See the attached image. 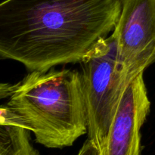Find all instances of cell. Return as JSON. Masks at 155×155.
<instances>
[{
  "label": "cell",
  "instance_id": "6da1fadb",
  "mask_svg": "<svg viewBox=\"0 0 155 155\" xmlns=\"http://www.w3.org/2000/svg\"><path fill=\"white\" fill-rule=\"evenodd\" d=\"M122 0H5L0 56L29 71L80 62L114 31Z\"/></svg>",
  "mask_w": 155,
  "mask_h": 155
},
{
  "label": "cell",
  "instance_id": "7a4b0ae2",
  "mask_svg": "<svg viewBox=\"0 0 155 155\" xmlns=\"http://www.w3.org/2000/svg\"><path fill=\"white\" fill-rule=\"evenodd\" d=\"M2 105L48 148H64L88 133L81 73L53 68L30 71L15 84L2 83Z\"/></svg>",
  "mask_w": 155,
  "mask_h": 155
},
{
  "label": "cell",
  "instance_id": "3957f363",
  "mask_svg": "<svg viewBox=\"0 0 155 155\" xmlns=\"http://www.w3.org/2000/svg\"><path fill=\"white\" fill-rule=\"evenodd\" d=\"M80 63L87 110L88 139L102 155L120 98L131 80L118 64L112 33L101 39Z\"/></svg>",
  "mask_w": 155,
  "mask_h": 155
},
{
  "label": "cell",
  "instance_id": "277c9868",
  "mask_svg": "<svg viewBox=\"0 0 155 155\" xmlns=\"http://www.w3.org/2000/svg\"><path fill=\"white\" fill-rule=\"evenodd\" d=\"M118 64L130 80L155 62V0H122L112 32Z\"/></svg>",
  "mask_w": 155,
  "mask_h": 155
},
{
  "label": "cell",
  "instance_id": "5b68a950",
  "mask_svg": "<svg viewBox=\"0 0 155 155\" xmlns=\"http://www.w3.org/2000/svg\"><path fill=\"white\" fill-rule=\"evenodd\" d=\"M143 74L126 87L102 155H141V129L151 107Z\"/></svg>",
  "mask_w": 155,
  "mask_h": 155
},
{
  "label": "cell",
  "instance_id": "8992f818",
  "mask_svg": "<svg viewBox=\"0 0 155 155\" xmlns=\"http://www.w3.org/2000/svg\"><path fill=\"white\" fill-rule=\"evenodd\" d=\"M30 132L18 124L8 110H0V155H39L31 143Z\"/></svg>",
  "mask_w": 155,
  "mask_h": 155
},
{
  "label": "cell",
  "instance_id": "52a82bcc",
  "mask_svg": "<svg viewBox=\"0 0 155 155\" xmlns=\"http://www.w3.org/2000/svg\"><path fill=\"white\" fill-rule=\"evenodd\" d=\"M77 155H101L97 147L92 140L88 139L80 148Z\"/></svg>",
  "mask_w": 155,
  "mask_h": 155
}]
</instances>
